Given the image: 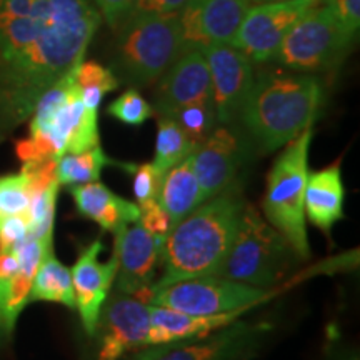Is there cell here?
Here are the masks:
<instances>
[{"label":"cell","instance_id":"24","mask_svg":"<svg viewBox=\"0 0 360 360\" xmlns=\"http://www.w3.org/2000/svg\"><path fill=\"white\" fill-rule=\"evenodd\" d=\"M29 299L30 302H56L69 309H75L70 269L58 262L53 255V249L45 252L35 270Z\"/></svg>","mask_w":360,"mask_h":360},{"label":"cell","instance_id":"29","mask_svg":"<svg viewBox=\"0 0 360 360\" xmlns=\"http://www.w3.org/2000/svg\"><path fill=\"white\" fill-rule=\"evenodd\" d=\"M169 117L182 127L184 132L188 135V139L195 146H199L202 141H205L207 135L219 125L217 117H215L214 98L188 103V105L175 110Z\"/></svg>","mask_w":360,"mask_h":360},{"label":"cell","instance_id":"30","mask_svg":"<svg viewBox=\"0 0 360 360\" xmlns=\"http://www.w3.org/2000/svg\"><path fill=\"white\" fill-rule=\"evenodd\" d=\"M32 188L22 172L0 177V220L12 215H25L29 210Z\"/></svg>","mask_w":360,"mask_h":360},{"label":"cell","instance_id":"18","mask_svg":"<svg viewBox=\"0 0 360 360\" xmlns=\"http://www.w3.org/2000/svg\"><path fill=\"white\" fill-rule=\"evenodd\" d=\"M103 242L101 238L85 245L79 252V259L70 269L72 285H74L75 309L79 310L84 330L89 337H96L98 317L105 304L110 289L114 287L117 274V255H110L107 262H102Z\"/></svg>","mask_w":360,"mask_h":360},{"label":"cell","instance_id":"36","mask_svg":"<svg viewBox=\"0 0 360 360\" xmlns=\"http://www.w3.org/2000/svg\"><path fill=\"white\" fill-rule=\"evenodd\" d=\"M332 12L352 37H357L360 27V0H326Z\"/></svg>","mask_w":360,"mask_h":360},{"label":"cell","instance_id":"9","mask_svg":"<svg viewBox=\"0 0 360 360\" xmlns=\"http://www.w3.org/2000/svg\"><path fill=\"white\" fill-rule=\"evenodd\" d=\"M272 290L255 289L219 276L187 278L152 289L148 305H160L191 315H214L245 310L272 295Z\"/></svg>","mask_w":360,"mask_h":360},{"label":"cell","instance_id":"19","mask_svg":"<svg viewBox=\"0 0 360 360\" xmlns=\"http://www.w3.org/2000/svg\"><path fill=\"white\" fill-rule=\"evenodd\" d=\"M212 98V82L200 49H188L155 82L154 115L169 117L193 102Z\"/></svg>","mask_w":360,"mask_h":360},{"label":"cell","instance_id":"12","mask_svg":"<svg viewBox=\"0 0 360 360\" xmlns=\"http://www.w3.org/2000/svg\"><path fill=\"white\" fill-rule=\"evenodd\" d=\"M52 240L27 237L15 249H0V345L12 340L19 315L30 302V287Z\"/></svg>","mask_w":360,"mask_h":360},{"label":"cell","instance_id":"35","mask_svg":"<svg viewBox=\"0 0 360 360\" xmlns=\"http://www.w3.org/2000/svg\"><path fill=\"white\" fill-rule=\"evenodd\" d=\"M94 4L107 25L115 30L134 12L137 0H94Z\"/></svg>","mask_w":360,"mask_h":360},{"label":"cell","instance_id":"26","mask_svg":"<svg viewBox=\"0 0 360 360\" xmlns=\"http://www.w3.org/2000/svg\"><path fill=\"white\" fill-rule=\"evenodd\" d=\"M157 119L159 120H157L155 157L152 164L162 174H165L170 167L187 159L197 146L174 119L170 117H157Z\"/></svg>","mask_w":360,"mask_h":360},{"label":"cell","instance_id":"2","mask_svg":"<svg viewBox=\"0 0 360 360\" xmlns=\"http://www.w3.org/2000/svg\"><path fill=\"white\" fill-rule=\"evenodd\" d=\"M245 204L242 186L233 182L174 225L160 242L162 276L152 289L187 278L219 276Z\"/></svg>","mask_w":360,"mask_h":360},{"label":"cell","instance_id":"7","mask_svg":"<svg viewBox=\"0 0 360 360\" xmlns=\"http://www.w3.org/2000/svg\"><path fill=\"white\" fill-rule=\"evenodd\" d=\"M294 260L299 259L289 242L247 202L219 277L270 290L283 281Z\"/></svg>","mask_w":360,"mask_h":360},{"label":"cell","instance_id":"32","mask_svg":"<svg viewBox=\"0 0 360 360\" xmlns=\"http://www.w3.org/2000/svg\"><path fill=\"white\" fill-rule=\"evenodd\" d=\"M119 167L132 174L135 204L142 205L146 202L157 200L164 174L152 162H148V164H122V162H119Z\"/></svg>","mask_w":360,"mask_h":360},{"label":"cell","instance_id":"14","mask_svg":"<svg viewBox=\"0 0 360 360\" xmlns=\"http://www.w3.org/2000/svg\"><path fill=\"white\" fill-rule=\"evenodd\" d=\"M117 255L115 290L134 295L148 305L160 260V238L135 222L114 232Z\"/></svg>","mask_w":360,"mask_h":360},{"label":"cell","instance_id":"3","mask_svg":"<svg viewBox=\"0 0 360 360\" xmlns=\"http://www.w3.org/2000/svg\"><path fill=\"white\" fill-rule=\"evenodd\" d=\"M322 97L314 74L264 67L255 72L237 122L262 154H272L312 127Z\"/></svg>","mask_w":360,"mask_h":360},{"label":"cell","instance_id":"8","mask_svg":"<svg viewBox=\"0 0 360 360\" xmlns=\"http://www.w3.org/2000/svg\"><path fill=\"white\" fill-rule=\"evenodd\" d=\"M355 37L342 27L327 2L310 8L290 27L272 64L302 74H326L339 69Z\"/></svg>","mask_w":360,"mask_h":360},{"label":"cell","instance_id":"28","mask_svg":"<svg viewBox=\"0 0 360 360\" xmlns=\"http://www.w3.org/2000/svg\"><path fill=\"white\" fill-rule=\"evenodd\" d=\"M58 187L60 184L53 182L39 191H32V199L25 214L27 222H29V237L52 240Z\"/></svg>","mask_w":360,"mask_h":360},{"label":"cell","instance_id":"27","mask_svg":"<svg viewBox=\"0 0 360 360\" xmlns=\"http://www.w3.org/2000/svg\"><path fill=\"white\" fill-rule=\"evenodd\" d=\"M75 82L80 87L84 105L90 110H98L105 94L119 87V80L110 69L96 60H82L75 67Z\"/></svg>","mask_w":360,"mask_h":360},{"label":"cell","instance_id":"16","mask_svg":"<svg viewBox=\"0 0 360 360\" xmlns=\"http://www.w3.org/2000/svg\"><path fill=\"white\" fill-rule=\"evenodd\" d=\"M247 147L231 125H217L192 152L202 202L231 187L245 164Z\"/></svg>","mask_w":360,"mask_h":360},{"label":"cell","instance_id":"38","mask_svg":"<svg viewBox=\"0 0 360 360\" xmlns=\"http://www.w3.org/2000/svg\"><path fill=\"white\" fill-rule=\"evenodd\" d=\"M323 360H360L359 350L352 345L335 340L328 345Z\"/></svg>","mask_w":360,"mask_h":360},{"label":"cell","instance_id":"21","mask_svg":"<svg viewBox=\"0 0 360 360\" xmlns=\"http://www.w3.org/2000/svg\"><path fill=\"white\" fill-rule=\"evenodd\" d=\"M69 192L77 212L101 225L103 231L117 232L125 225L139 222V205L117 195L102 182L70 186Z\"/></svg>","mask_w":360,"mask_h":360},{"label":"cell","instance_id":"39","mask_svg":"<svg viewBox=\"0 0 360 360\" xmlns=\"http://www.w3.org/2000/svg\"><path fill=\"white\" fill-rule=\"evenodd\" d=\"M262 2H277V0H250V4H262Z\"/></svg>","mask_w":360,"mask_h":360},{"label":"cell","instance_id":"22","mask_svg":"<svg viewBox=\"0 0 360 360\" xmlns=\"http://www.w3.org/2000/svg\"><path fill=\"white\" fill-rule=\"evenodd\" d=\"M344 200L345 188L339 162L309 172L304 197L305 220L330 233L332 227L344 217Z\"/></svg>","mask_w":360,"mask_h":360},{"label":"cell","instance_id":"13","mask_svg":"<svg viewBox=\"0 0 360 360\" xmlns=\"http://www.w3.org/2000/svg\"><path fill=\"white\" fill-rule=\"evenodd\" d=\"M150 310L134 295L117 292L107 297L98 317L97 360H124L147 345Z\"/></svg>","mask_w":360,"mask_h":360},{"label":"cell","instance_id":"11","mask_svg":"<svg viewBox=\"0 0 360 360\" xmlns=\"http://www.w3.org/2000/svg\"><path fill=\"white\" fill-rule=\"evenodd\" d=\"M326 0H277L250 6L232 44L252 64H269L278 45L305 12Z\"/></svg>","mask_w":360,"mask_h":360},{"label":"cell","instance_id":"4","mask_svg":"<svg viewBox=\"0 0 360 360\" xmlns=\"http://www.w3.org/2000/svg\"><path fill=\"white\" fill-rule=\"evenodd\" d=\"M98 143L97 110L84 105L74 67L39 98L30 115L29 137L15 143V152L22 162L58 160L64 154H82Z\"/></svg>","mask_w":360,"mask_h":360},{"label":"cell","instance_id":"33","mask_svg":"<svg viewBox=\"0 0 360 360\" xmlns=\"http://www.w3.org/2000/svg\"><path fill=\"white\" fill-rule=\"evenodd\" d=\"M139 210H141V214H139V224L148 233L164 240L165 236L172 231V222H170L167 212L159 205V202H146V204L139 205Z\"/></svg>","mask_w":360,"mask_h":360},{"label":"cell","instance_id":"31","mask_svg":"<svg viewBox=\"0 0 360 360\" xmlns=\"http://www.w3.org/2000/svg\"><path fill=\"white\" fill-rule=\"evenodd\" d=\"M107 114L114 117V119L120 120L125 125H142L147 122L152 115H154V109L146 98L141 96L137 89L130 87L125 90L120 97H117L114 102L107 107Z\"/></svg>","mask_w":360,"mask_h":360},{"label":"cell","instance_id":"1","mask_svg":"<svg viewBox=\"0 0 360 360\" xmlns=\"http://www.w3.org/2000/svg\"><path fill=\"white\" fill-rule=\"evenodd\" d=\"M101 24L92 0H0V142L84 60Z\"/></svg>","mask_w":360,"mask_h":360},{"label":"cell","instance_id":"15","mask_svg":"<svg viewBox=\"0 0 360 360\" xmlns=\"http://www.w3.org/2000/svg\"><path fill=\"white\" fill-rule=\"evenodd\" d=\"M212 82V98L219 125L237 122L254 82V64L231 44H214L204 51Z\"/></svg>","mask_w":360,"mask_h":360},{"label":"cell","instance_id":"10","mask_svg":"<svg viewBox=\"0 0 360 360\" xmlns=\"http://www.w3.org/2000/svg\"><path fill=\"white\" fill-rule=\"evenodd\" d=\"M267 322H232L197 340L174 345H152L134 352L130 360H250L267 339Z\"/></svg>","mask_w":360,"mask_h":360},{"label":"cell","instance_id":"25","mask_svg":"<svg viewBox=\"0 0 360 360\" xmlns=\"http://www.w3.org/2000/svg\"><path fill=\"white\" fill-rule=\"evenodd\" d=\"M105 165H119L109 159L101 143L82 154H64L57 160V180L60 186H79L101 180Z\"/></svg>","mask_w":360,"mask_h":360},{"label":"cell","instance_id":"37","mask_svg":"<svg viewBox=\"0 0 360 360\" xmlns=\"http://www.w3.org/2000/svg\"><path fill=\"white\" fill-rule=\"evenodd\" d=\"M191 0H137L134 12H152V13H180ZM130 13V15H132Z\"/></svg>","mask_w":360,"mask_h":360},{"label":"cell","instance_id":"34","mask_svg":"<svg viewBox=\"0 0 360 360\" xmlns=\"http://www.w3.org/2000/svg\"><path fill=\"white\" fill-rule=\"evenodd\" d=\"M29 237L27 215H12L0 220V249H15Z\"/></svg>","mask_w":360,"mask_h":360},{"label":"cell","instance_id":"5","mask_svg":"<svg viewBox=\"0 0 360 360\" xmlns=\"http://www.w3.org/2000/svg\"><path fill=\"white\" fill-rule=\"evenodd\" d=\"M182 53L179 13L135 12L115 29L110 70L119 84L148 87Z\"/></svg>","mask_w":360,"mask_h":360},{"label":"cell","instance_id":"17","mask_svg":"<svg viewBox=\"0 0 360 360\" xmlns=\"http://www.w3.org/2000/svg\"><path fill=\"white\" fill-rule=\"evenodd\" d=\"M250 0H191L179 13L184 52L214 44H232Z\"/></svg>","mask_w":360,"mask_h":360},{"label":"cell","instance_id":"20","mask_svg":"<svg viewBox=\"0 0 360 360\" xmlns=\"http://www.w3.org/2000/svg\"><path fill=\"white\" fill-rule=\"evenodd\" d=\"M148 310H150V327H148L146 347L174 345L202 339L231 326L244 312V310H232V312L214 315H191L160 305H148Z\"/></svg>","mask_w":360,"mask_h":360},{"label":"cell","instance_id":"6","mask_svg":"<svg viewBox=\"0 0 360 360\" xmlns=\"http://www.w3.org/2000/svg\"><path fill=\"white\" fill-rule=\"evenodd\" d=\"M312 135L314 130L310 127L283 146L267 174L262 199L264 219L282 233L299 260L310 257L304 197Z\"/></svg>","mask_w":360,"mask_h":360},{"label":"cell","instance_id":"23","mask_svg":"<svg viewBox=\"0 0 360 360\" xmlns=\"http://www.w3.org/2000/svg\"><path fill=\"white\" fill-rule=\"evenodd\" d=\"M191 155L164 174L157 195V202L167 212L172 227L202 204L200 187L193 172Z\"/></svg>","mask_w":360,"mask_h":360}]
</instances>
